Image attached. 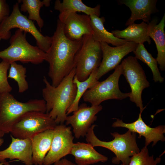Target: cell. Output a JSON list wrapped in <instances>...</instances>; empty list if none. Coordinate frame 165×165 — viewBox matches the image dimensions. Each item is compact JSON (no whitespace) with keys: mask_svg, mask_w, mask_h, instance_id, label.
<instances>
[{"mask_svg":"<svg viewBox=\"0 0 165 165\" xmlns=\"http://www.w3.org/2000/svg\"><path fill=\"white\" fill-rule=\"evenodd\" d=\"M18 2H22L20 10L29 14L28 18L31 20L35 21L40 28H42L44 24L43 20L41 17L40 11L44 6L48 7L50 6V0H22Z\"/></svg>","mask_w":165,"mask_h":165,"instance_id":"obj_25","label":"cell"},{"mask_svg":"<svg viewBox=\"0 0 165 165\" xmlns=\"http://www.w3.org/2000/svg\"><path fill=\"white\" fill-rule=\"evenodd\" d=\"M27 33L19 29L16 31L10 38V46L0 51V58L10 64L20 61L24 63L38 64L45 61L46 53L28 42Z\"/></svg>","mask_w":165,"mask_h":165,"instance_id":"obj_5","label":"cell"},{"mask_svg":"<svg viewBox=\"0 0 165 165\" xmlns=\"http://www.w3.org/2000/svg\"><path fill=\"white\" fill-rule=\"evenodd\" d=\"M1 39V38H0V40Z\"/></svg>","mask_w":165,"mask_h":165,"instance_id":"obj_35","label":"cell"},{"mask_svg":"<svg viewBox=\"0 0 165 165\" xmlns=\"http://www.w3.org/2000/svg\"><path fill=\"white\" fill-rule=\"evenodd\" d=\"M26 67L16 62L10 64L8 78L13 79L17 82L20 93L24 92L29 88L28 83L26 79Z\"/></svg>","mask_w":165,"mask_h":165,"instance_id":"obj_27","label":"cell"},{"mask_svg":"<svg viewBox=\"0 0 165 165\" xmlns=\"http://www.w3.org/2000/svg\"><path fill=\"white\" fill-rule=\"evenodd\" d=\"M96 126L93 124L89 128L85 136L86 141L94 147H103L113 152L116 156L112 160L113 164H119L121 162L124 165H128L131 157L140 151L136 142V133L129 130L123 134L111 133L114 139L110 141H103L99 139L94 132Z\"/></svg>","mask_w":165,"mask_h":165,"instance_id":"obj_3","label":"cell"},{"mask_svg":"<svg viewBox=\"0 0 165 165\" xmlns=\"http://www.w3.org/2000/svg\"><path fill=\"white\" fill-rule=\"evenodd\" d=\"M54 8L59 12L60 14L82 12L89 16L95 15L100 16V5L91 7L85 5L81 0H63L62 2L56 0Z\"/></svg>","mask_w":165,"mask_h":165,"instance_id":"obj_23","label":"cell"},{"mask_svg":"<svg viewBox=\"0 0 165 165\" xmlns=\"http://www.w3.org/2000/svg\"><path fill=\"white\" fill-rule=\"evenodd\" d=\"M122 74L125 77L131 89L130 100L134 103L142 112L143 108L141 95L143 90L150 86L145 72L135 57L129 56L120 64Z\"/></svg>","mask_w":165,"mask_h":165,"instance_id":"obj_10","label":"cell"},{"mask_svg":"<svg viewBox=\"0 0 165 165\" xmlns=\"http://www.w3.org/2000/svg\"><path fill=\"white\" fill-rule=\"evenodd\" d=\"M53 134L54 129L48 130L31 139L33 164L43 165L44 158L50 148Z\"/></svg>","mask_w":165,"mask_h":165,"instance_id":"obj_20","label":"cell"},{"mask_svg":"<svg viewBox=\"0 0 165 165\" xmlns=\"http://www.w3.org/2000/svg\"><path fill=\"white\" fill-rule=\"evenodd\" d=\"M122 74L120 64L106 79L86 91L82 96L84 101L90 103L91 106H98L107 100H122L129 97L130 92L123 93L119 89V81Z\"/></svg>","mask_w":165,"mask_h":165,"instance_id":"obj_9","label":"cell"},{"mask_svg":"<svg viewBox=\"0 0 165 165\" xmlns=\"http://www.w3.org/2000/svg\"><path fill=\"white\" fill-rule=\"evenodd\" d=\"M4 142V140L3 139L0 138V147L2 145ZM4 163H0V165H3Z\"/></svg>","mask_w":165,"mask_h":165,"instance_id":"obj_32","label":"cell"},{"mask_svg":"<svg viewBox=\"0 0 165 165\" xmlns=\"http://www.w3.org/2000/svg\"><path fill=\"white\" fill-rule=\"evenodd\" d=\"M53 165H77L66 158L62 159L54 163Z\"/></svg>","mask_w":165,"mask_h":165,"instance_id":"obj_31","label":"cell"},{"mask_svg":"<svg viewBox=\"0 0 165 165\" xmlns=\"http://www.w3.org/2000/svg\"><path fill=\"white\" fill-rule=\"evenodd\" d=\"M157 0H119V5H124L131 11V15L125 23L126 26L134 23L139 20L148 24L151 20V15L159 12L156 7Z\"/></svg>","mask_w":165,"mask_h":165,"instance_id":"obj_17","label":"cell"},{"mask_svg":"<svg viewBox=\"0 0 165 165\" xmlns=\"http://www.w3.org/2000/svg\"><path fill=\"white\" fill-rule=\"evenodd\" d=\"M100 43L102 58L96 72L98 80L109 71L115 69L122 59L129 53L133 52L138 45L133 42H128L122 45L113 47L105 42Z\"/></svg>","mask_w":165,"mask_h":165,"instance_id":"obj_12","label":"cell"},{"mask_svg":"<svg viewBox=\"0 0 165 165\" xmlns=\"http://www.w3.org/2000/svg\"><path fill=\"white\" fill-rule=\"evenodd\" d=\"M9 6L5 0H0V24L9 15Z\"/></svg>","mask_w":165,"mask_h":165,"instance_id":"obj_30","label":"cell"},{"mask_svg":"<svg viewBox=\"0 0 165 165\" xmlns=\"http://www.w3.org/2000/svg\"><path fill=\"white\" fill-rule=\"evenodd\" d=\"M11 142L6 149L0 151V163H5L6 159L18 160L25 165H33L31 140L20 139L10 135Z\"/></svg>","mask_w":165,"mask_h":165,"instance_id":"obj_16","label":"cell"},{"mask_svg":"<svg viewBox=\"0 0 165 165\" xmlns=\"http://www.w3.org/2000/svg\"><path fill=\"white\" fill-rule=\"evenodd\" d=\"M46 113V103L43 99H31L25 102L18 101L10 93L0 94V131L10 133L16 121L30 111Z\"/></svg>","mask_w":165,"mask_h":165,"instance_id":"obj_4","label":"cell"},{"mask_svg":"<svg viewBox=\"0 0 165 165\" xmlns=\"http://www.w3.org/2000/svg\"><path fill=\"white\" fill-rule=\"evenodd\" d=\"M102 58L100 42L95 40L92 35L84 36L82 45L74 59L75 76L80 81L86 80L91 73L99 67Z\"/></svg>","mask_w":165,"mask_h":165,"instance_id":"obj_7","label":"cell"},{"mask_svg":"<svg viewBox=\"0 0 165 165\" xmlns=\"http://www.w3.org/2000/svg\"><path fill=\"white\" fill-rule=\"evenodd\" d=\"M97 69L94 70L91 73L87 79L83 81H79L74 76L73 82L76 85L77 91L75 100L67 111V115L78 109L80 99L86 91L95 86L99 82L96 78Z\"/></svg>","mask_w":165,"mask_h":165,"instance_id":"obj_24","label":"cell"},{"mask_svg":"<svg viewBox=\"0 0 165 165\" xmlns=\"http://www.w3.org/2000/svg\"><path fill=\"white\" fill-rule=\"evenodd\" d=\"M17 28L31 34L35 39L37 46L45 53L49 49L52 37L43 35L37 29L34 22L23 14L19 8V3H16L11 14L0 24V38L7 40L11 37L10 30Z\"/></svg>","mask_w":165,"mask_h":165,"instance_id":"obj_6","label":"cell"},{"mask_svg":"<svg viewBox=\"0 0 165 165\" xmlns=\"http://www.w3.org/2000/svg\"><path fill=\"white\" fill-rule=\"evenodd\" d=\"M161 159L160 157L155 159L153 155L149 156L147 147L145 146L138 153L131 157L128 165H157Z\"/></svg>","mask_w":165,"mask_h":165,"instance_id":"obj_28","label":"cell"},{"mask_svg":"<svg viewBox=\"0 0 165 165\" xmlns=\"http://www.w3.org/2000/svg\"><path fill=\"white\" fill-rule=\"evenodd\" d=\"M148 24L143 21L139 24L134 23L130 24L126 29L111 31L116 37L132 42L138 44L147 42L151 44V40L148 35Z\"/></svg>","mask_w":165,"mask_h":165,"instance_id":"obj_21","label":"cell"},{"mask_svg":"<svg viewBox=\"0 0 165 165\" xmlns=\"http://www.w3.org/2000/svg\"><path fill=\"white\" fill-rule=\"evenodd\" d=\"M52 37L51 46L46 53L45 61L49 64L48 75L51 85L57 86L74 68V59L81 46L82 39L72 41L65 35L64 24L58 19Z\"/></svg>","mask_w":165,"mask_h":165,"instance_id":"obj_1","label":"cell"},{"mask_svg":"<svg viewBox=\"0 0 165 165\" xmlns=\"http://www.w3.org/2000/svg\"><path fill=\"white\" fill-rule=\"evenodd\" d=\"M57 125L48 113L30 111L23 115L16 121L10 133L16 138L31 139L40 133L54 129Z\"/></svg>","mask_w":165,"mask_h":165,"instance_id":"obj_8","label":"cell"},{"mask_svg":"<svg viewBox=\"0 0 165 165\" xmlns=\"http://www.w3.org/2000/svg\"><path fill=\"white\" fill-rule=\"evenodd\" d=\"M5 134L0 131V138H2L4 135Z\"/></svg>","mask_w":165,"mask_h":165,"instance_id":"obj_33","label":"cell"},{"mask_svg":"<svg viewBox=\"0 0 165 165\" xmlns=\"http://www.w3.org/2000/svg\"><path fill=\"white\" fill-rule=\"evenodd\" d=\"M158 20L155 18L148 24V35L155 42L158 54L156 59L159 65L160 70H165V13L160 22L157 24Z\"/></svg>","mask_w":165,"mask_h":165,"instance_id":"obj_18","label":"cell"},{"mask_svg":"<svg viewBox=\"0 0 165 165\" xmlns=\"http://www.w3.org/2000/svg\"><path fill=\"white\" fill-rule=\"evenodd\" d=\"M70 154L73 155L77 165H90L98 162L105 163L108 157L100 153L87 143H74Z\"/></svg>","mask_w":165,"mask_h":165,"instance_id":"obj_19","label":"cell"},{"mask_svg":"<svg viewBox=\"0 0 165 165\" xmlns=\"http://www.w3.org/2000/svg\"><path fill=\"white\" fill-rule=\"evenodd\" d=\"M90 17L92 35L96 41L111 44L116 46L122 45L128 42L126 40L116 37L105 29L104 25L105 20L104 17H100L93 15L90 16Z\"/></svg>","mask_w":165,"mask_h":165,"instance_id":"obj_22","label":"cell"},{"mask_svg":"<svg viewBox=\"0 0 165 165\" xmlns=\"http://www.w3.org/2000/svg\"><path fill=\"white\" fill-rule=\"evenodd\" d=\"M10 64L2 60L0 63V94L10 93L12 88L8 80L7 72L10 67Z\"/></svg>","mask_w":165,"mask_h":165,"instance_id":"obj_29","label":"cell"},{"mask_svg":"<svg viewBox=\"0 0 165 165\" xmlns=\"http://www.w3.org/2000/svg\"><path fill=\"white\" fill-rule=\"evenodd\" d=\"M58 18V20L64 24L65 35L69 39L79 41L85 35H93L90 16L72 13L59 14Z\"/></svg>","mask_w":165,"mask_h":165,"instance_id":"obj_14","label":"cell"},{"mask_svg":"<svg viewBox=\"0 0 165 165\" xmlns=\"http://www.w3.org/2000/svg\"><path fill=\"white\" fill-rule=\"evenodd\" d=\"M101 105L88 106L84 103L79 106L72 115L67 116L66 125L70 124L73 127L75 137L79 139L85 136L89 128L97 119L96 115L102 109Z\"/></svg>","mask_w":165,"mask_h":165,"instance_id":"obj_13","label":"cell"},{"mask_svg":"<svg viewBox=\"0 0 165 165\" xmlns=\"http://www.w3.org/2000/svg\"><path fill=\"white\" fill-rule=\"evenodd\" d=\"M71 129V127L63 123L57 125L54 129L50 148L44 158L43 165H51L70 154L74 143Z\"/></svg>","mask_w":165,"mask_h":165,"instance_id":"obj_11","label":"cell"},{"mask_svg":"<svg viewBox=\"0 0 165 165\" xmlns=\"http://www.w3.org/2000/svg\"><path fill=\"white\" fill-rule=\"evenodd\" d=\"M141 113L142 112H140L138 119L132 123H126L122 120L116 119L112 126L114 127L127 128L132 132L138 134V138H140L141 136L144 137L145 146L147 147L152 142H153V146L159 141H164L165 138L163 134L165 133V125H160L154 128L150 127L143 121Z\"/></svg>","mask_w":165,"mask_h":165,"instance_id":"obj_15","label":"cell"},{"mask_svg":"<svg viewBox=\"0 0 165 165\" xmlns=\"http://www.w3.org/2000/svg\"><path fill=\"white\" fill-rule=\"evenodd\" d=\"M3 165H10L9 163V162H6Z\"/></svg>","mask_w":165,"mask_h":165,"instance_id":"obj_34","label":"cell"},{"mask_svg":"<svg viewBox=\"0 0 165 165\" xmlns=\"http://www.w3.org/2000/svg\"><path fill=\"white\" fill-rule=\"evenodd\" d=\"M75 72L74 68L56 87L53 86L43 76L45 87L42 89V94L46 103V113L55 120L57 124L65 122L67 111L75 100L77 87L73 79Z\"/></svg>","mask_w":165,"mask_h":165,"instance_id":"obj_2","label":"cell"},{"mask_svg":"<svg viewBox=\"0 0 165 165\" xmlns=\"http://www.w3.org/2000/svg\"><path fill=\"white\" fill-rule=\"evenodd\" d=\"M135 57L146 64L151 69L153 76V80L155 82L162 83L164 80L160 72L156 59L148 52L144 44H138L135 50L133 52Z\"/></svg>","mask_w":165,"mask_h":165,"instance_id":"obj_26","label":"cell"}]
</instances>
